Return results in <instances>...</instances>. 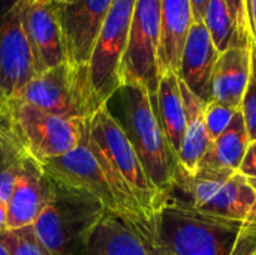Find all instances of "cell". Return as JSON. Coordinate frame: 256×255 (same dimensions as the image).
Wrapping results in <instances>:
<instances>
[{
  "mask_svg": "<svg viewBox=\"0 0 256 255\" xmlns=\"http://www.w3.org/2000/svg\"><path fill=\"white\" fill-rule=\"evenodd\" d=\"M105 107L124 131L150 180L170 197L178 180V161L159 122L154 95L142 84L126 83L112 93Z\"/></svg>",
  "mask_w": 256,
  "mask_h": 255,
  "instance_id": "1",
  "label": "cell"
},
{
  "mask_svg": "<svg viewBox=\"0 0 256 255\" xmlns=\"http://www.w3.org/2000/svg\"><path fill=\"white\" fill-rule=\"evenodd\" d=\"M242 221L192 207L170 195L158 213L154 239L170 255H232Z\"/></svg>",
  "mask_w": 256,
  "mask_h": 255,
  "instance_id": "2",
  "label": "cell"
},
{
  "mask_svg": "<svg viewBox=\"0 0 256 255\" xmlns=\"http://www.w3.org/2000/svg\"><path fill=\"white\" fill-rule=\"evenodd\" d=\"M54 185V195L32 231L50 255H84L92 228L106 210L86 194Z\"/></svg>",
  "mask_w": 256,
  "mask_h": 255,
  "instance_id": "3",
  "label": "cell"
},
{
  "mask_svg": "<svg viewBox=\"0 0 256 255\" xmlns=\"http://www.w3.org/2000/svg\"><path fill=\"white\" fill-rule=\"evenodd\" d=\"M26 153L39 164L62 158L75 150L86 138L88 120L64 119L50 114L14 98L0 105Z\"/></svg>",
  "mask_w": 256,
  "mask_h": 255,
  "instance_id": "4",
  "label": "cell"
},
{
  "mask_svg": "<svg viewBox=\"0 0 256 255\" xmlns=\"http://www.w3.org/2000/svg\"><path fill=\"white\" fill-rule=\"evenodd\" d=\"M16 98L64 119L88 120L100 108L88 87L87 66H72L68 62L36 74Z\"/></svg>",
  "mask_w": 256,
  "mask_h": 255,
  "instance_id": "5",
  "label": "cell"
},
{
  "mask_svg": "<svg viewBox=\"0 0 256 255\" xmlns=\"http://www.w3.org/2000/svg\"><path fill=\"white\" fill-rule=\"evenodd\" d=\"M135 0H112L87 65V80L98 107L120 87V69L128 47Z\"/></svg>",
  "mask_w": 256,
  "mask_h": 255,
  "instance_id": "6",
  "label": "cell"
},
{
  "mask_svg": "<svg viewBox=\"0 0 256 255\" xmlns=\"http://www.w3.org/2000/svg\"><path fill=\"white\" fill-rule=\"evenodd\" d=\"M176 188L192 207L222 218L243 221L256 206V191L238 171L196 170L194 176H180Z\"/></svg>",
  "mask_w": 256,
  "mask_h": 255,
  "instance_id": "7",
  "label": "cell"
},
{
  "mask_svg": "<svg viewBox=\"0 0 256 255\" xmlns=\"http://www.w3.org/2000/svg\"><path fill=\"white\" fill-rule=\"evenodd\" d=\"M159 41L160 0H135L128 47L120 69L122 84L138 83L156 95L160 80Z\"/></svg>",
  "mask_w": 256,
  "mask_h": 255,
  "instance_id": "8",
  "label": "cell"
},
{
  "mask_svg": "<svg viewBox=\"0 0 256 255\" xmlns=\"http://www.w3.org/2000/svg\"><path fill=\"white\" fill-rule=\"evenodd\" d=\"M34 75L21 24V0H0V105L16 98Z\"/></svg>",
  "mask_w": 256,
  "mask_h": 255,
  "instance_id": "9",
  "label": "cell"
},
{
  "mask_svg": "<svg viewBox=\"0 0 256 255\" xmlns=\"http://www.w3.org/2000/svg\"><path fill=\"white\" fill-rule=\"evenodd\" d=\"M40 165L57 185L94 198L106 212L122 218L114 189L88 143V131L84 141L75 150Z\"/></svg>",
  "mask_w": 256,
  "mask_h": 255,
  "instance_id": "10",
  "label": "cell"
},
{
  "mask_svg": "<svg viewBox=\"0 0 256 255\" xmlns=\"http://www.w3.org/2000/svg\"><path fill=\"white\" fill-rule=\"evenodd\" d=\"M54 3L64 38L68 63L72 66H87L112 0Z\"/></svg>",
  "mask_w": 256,
  "mask_h": 255,
  "instance_id": "11",
  "label": "cell"
},
{
  "mask_svg": "<svg viewBox=\"0 0 256 255\" xmlns=\"http://www.w3.org/2000/svg\"><path fill=\"white\" fill-rule=\"evenodd\" d=\"M21 24L36 74L68 62L64 38L52 0H21Z\"/></svg>",
  "mask_w": 256,
  "mask_h": 255,
  "instance_id": "12",
  "label": "cell"
},
{
  "mask_svg": "<svg viewBox=\"0 0 256 255\" xmlns=\"http://www.w3.org/2000/svg\"><path fill=\"white\" fill-rule=\"evenodd\" d=\"M54 182L42 165L27 156L6 203L8 230L32 227L50 204L54 195Z\"/></svg>",
  "mask_w": 256,
  "mask_h": 255,
  "instance_id": "13",
  "label": "cell"
},
{
  "mask_svg": "<svg viewBox=\"0 0 256 255\" xmlns=\"http://www.w3.org/2000/svg\"><path fill=\"white\" fill-rule=\"evenodd\" d=\"M219 54L206 24L194 21L183 47L177 77L204 104L210 102V81Z\"/></svg>",
  "mask_w": 256,
  "mask_h": 255,
  "instance_id": "14",
  "label": "cell"
},
{
  "mask_svg": "<svg viewBox=\"0 0 256 255\" xmlns=\"http://www.w3.org/2000/svg\"><path fill=\"white\" fill-rule=\"evenodd\" d=\"M250 77V42L222 51L213 68L210 101L240 110Z\"/></svg>",
  "mask_w": 256,
  "mask_h": 255,
  "instance_id": "15",
  "label": "cell"
},
{
  "mask_svg": "<svg viewBox=\"0 0 256 255\" xmlns=\"http://www.w3.org/2000/svg\"><path fill=\"white\" fill-rule=\"evenodd\" d=\"M194 24L190 0H160L159 71L178 72L183 47Z\"/></svg>",
  "mask_w": 256,
  "mask_h": 255,
  "instance_id": "16",
  "label": "cell"
},
{
  "mask_svg": "<svg viewBox=\"0 0 256 255\" xmlns=\"http://www.w3.org/2000/svg\"><path fill=\"white\" fill-rule=\"evenodd\" d=\"M84 255H148V246L120 216L105 212L87 237Z\"/></svg>",
  "mask_w": 256,
  "mask_h": 255,
  "instance_id": "17",
  "label": "cell"
},
{
  "mask_svg": "<svg viewBox=\"0 0 256 255\" xmlns=\"http://www.w3.org/2000/svg\"><path fill=\"white\" fill-rule=\"evenodd\" d=\"M182 96L186 111V126L182 141V149L178 153V177L194 176L198 165L210 144V138L204 123V108L206 104L194 95L180 81Z\"/></svg>",
  "mask_w": 256,
  "mask_h": 255,
  "instance_id": "18",
  "label": "cell"
},
{
  "mask_svg": "<svg viewBox=\"0 0 256 255\" xmlns=\"http://www.w3.org/2000/svg\"><path fill=\"white\" fill-rule=\"evenodd\" d=\"M249 143L246 123L238 110L230 126L218 138L210 141L198 170L238 171Z\"/></svg>",
  "mask_w": 256,
  "mask_h": 255,
  "instance_id": "19",
  "label": "cell"
},
{
  "mask_svg": "<svg viewBox=\"0 0 256 255\" xmlns=\"http://www.w3.org/2000/svg\"><path fill=\"white\" fill-rule=\"evenodd\" d=\"M154 104L165 137L178 161V153L182 149L186 126V111L177 74L165 72L160 75L154 95Z\"/></svg>",
  "mask_w": 256,
  "mask_h": 255,
  "instance_id": "20",
  "label": "cell"
},
{
  "mask_svg": "<svg viewBox=\"0 0 256 255\" xmlns=\"http://www.w3.org/2000/svg\"><path fill=\"white\" fill-rule=\"evenodd\" d=\"M27 153L0 111V201L8 203Z\"/></svg>",
  "mask_w": 256,
  "mask_h": 255,
  "instance_id": "21",
  "label": "cell"
},
{
  "mask_svg": "<svg viewBox=\"0 0 256 255\" xmlns=\"http://www.w3.org/2000/svg\"><path fill=\"white\" fill-rule=\"evenodd\" d=\"M204 24L219 53L231 47H244L249 45L250 42V39L244 38L237 29L224 0L208 2L204 17Z\"/></svg>",
  "mask_w": 256,
  "mask_h": 255,
  "instance_id": "22",
  "label": "cell"
},
{
  "mask_svg": "<svg viewBox=\"0 0 256 255\" xmlns=\"http://www.w3.org/2000/svg\"><path fill=\"white\" fill-rule=\"evenodd\" d=\"M0 243L9 255H50L34 237L32 227L2 233Z\"/></svg>",
  "mask_w": 256,
  "mask_h": 255,
  "instance_id": "23",
  "label": "cell"
},
{
  "mask_svg": "<svg viewBox=\"0 0 256 255\" xmlns=\"http://www.w3.org/2000/svg\"><path fill=\"white\" fill-rule=\"evenodd\" d=\"M240 111L243 114L249 141L256 138V45L250 41V77L242 101Z\"/></svg>",
  "mask_w": 256,
  "mask_h": 255,
  "instance_id": "24",
  "label": "cell"
},
{
  "mask_svg": "<svg viewBox=\"0 0 256 255\" xmlns=\"http://www.w3.org/2000/svg\"><path fill=\"white\" fill-rule=\"evenodd\" d=\"M237 111L238 110L228 107L222 102H216V101H210L206 104L204 123H206V129H207L210 141L218 138L230 126Z\"/></svg>",
  "mask_w": 256,
  "mask_h": 255,
  "instance_id": "25",
  "label": "cell"
},
{
  "mask_svg": "<svg viewBox=\"0 0 256 255\" xmlns=\"http://www.w3.org/2000/svg\"><path fill=\"white\" fill-rule=\"evenodd\" d=\"M232 255H256V206L249 216L242 221Z\"/></svg>",
  "mask_w": 256,
  "mask_h": 255,
  "instance_id": "26",
  "label": "cell"
},
{
  "mask_svg": "<svg viewBox=\"0 0 256 255\" xmlns=\"http://www.w3.org/2000/svg\"><path fill=\"white\" fill-rule=\"evenodd\" d=\"M237 29L244 38L250 39L249 35V27H248V18H246V8H244V0H224Z\"/></svg>",
  "mask_w": 256,
  "mask_h": 255,
  "instance_id": "27",
  "label": "cell"
},
{
  "mask_svg": "<svg viewBox=\"0 0 256 255\" xmlns=\"http://www.w3.org/2000/svg\"><path fill=\"white\" fill-rule=\"evenodd\" d=\"M238 173L246 179H256V138L249 143Z\"/></svg>",
  "mask_w": 256,
  "mask_h": 255,
  "instance_id": "28",
  "label": "cell"
},
{
  "mask_svg": "<svg viewBox=\"0 0 256 255\" xmlns=\"http://www.w3.org/2000/svg\"><path fill=\"white\" fill-rule=\"evenodd\" d=\"M244 8H246V18H248L250 41L256 45V0H244Z\"/></svg>",
  "mask_w": 256,
  "mask_h": 255,
  "instance_id": "29",
  "label": "cell"
},
{
  "mask_svg": "<svg viewBox=\"0 0 256 255\" xmlns=\"http://www.w3.org/2000/svg\"><path fill=\"white\" fill-rule=\"evenodd\" d=\"M208 2L210 0H190L194 21H202L204 23V17H206V11H207Z\"/></svg>",
  "mask_w": 256,
  "mask_h": 255,
  "instance_id": "30",
  "label": "cell"
},
{
  "mask_svg": "<svg viewBox=\"0 0 256 255\" xmlns=\"http://www.w3.org/2000/svg\"><path fill=\"white\" fill-rule=\"evenodd\" d=\"M146 242H147V246H148V255H170L159 245V242L154 239V236H153L152 240H146Z\"/></svg>",
  "mask_w": 256,
  "mask_h": 255,
  "instance_id": "31",
  "label": "cell"
},
{
  "mask_svg": "<svg viewBox=\"0 0 256 255\" xmlns=\"http://www.w3.org/2000/svg\"><path fill=\"white\" fill-rule=\"evenodd\" d=\"M8 230V207L6 203L0 201V234Z\"/></svg>",
  "mask_w": 256,
  "mask_h": 255,
  "instance_id": "32",
  "label": "cell"
},
{
  "mask_svg": "<svg viewBox=\"0 0 256 255\" xmlns=\"http://www.w3.org/2000/svg\"><path fill=\"white\" fill-rule=\"evenodd\" d=\"M248 182L250 183V186L256 191V179H248Z\"/></svg>",
  "mask_w": 256,
  "mask_h": 255,
  "instance_id": "33",
  "label": "cell"
},
{
  "mask_svg": "<svg viewBox=\"0 0 256 255\" xmlns=\"http://www.w3.org/2000/svg\"><path fill=\"white\" fill-rule=\"evenodd\" d=\"M0 255H9V252L2 246V243H0Z\"/></svg>",
  "mask_w": 256,
  "mask_h": 255,
  "instance_id": "34",
  "label": "cell"
},
{
  "mask_svg": "<svg viewBox=\"0 0 256 255\" xmlns=\"http://www.w3.org/2000/svg\"><path fill=\"white\" fill-rule=\"evenodd\" d=\"M52 2H57V3H68V2H72V0H52Z\"/></svg>",
  "mask_w": 256,
  "mask_h": 255,
  "instance_id": "35",
  "label": "cell"
},
{
  "mask_svg": "<svg viewBox=\"0 0 256 255\" xmlns=\"http://www.w3.org/2000/svg\"><path fill=\"white\" fill-rule=\"evenodd\" d=\"M40 2H51V0H40Z\"/></svg>",
  "mask_w": 256,
  "mask_h": 255,
  "instance_id": "36",
  "label": "cell"
}]
</instances>
